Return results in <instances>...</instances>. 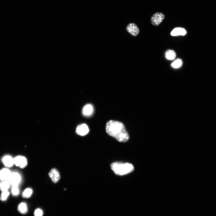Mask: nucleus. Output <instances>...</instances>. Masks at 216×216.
Segmentation results:
<instances>
[{
  "instance_id": "nucleus-1",
  "label": "nucleus",
  "mask_w": 216,
  "mask_h": 216,
  "mask_svg": "<svg viewBox=\"0 0 216 216\" xmlns=\"http://www.w3.org/2000/svg\"><path fill=\"white\" fill-rule=\"evenodd\" d=\"M107 134L120 142H126L129 139V134L124 125L121 122L112 120L107 122L106 125Z\"/></svg>"
},
{
  "instance_id": "nucleus-2",
  "label": "nucleus",
  "mask_w": 216,
  "mask_h": 216,
  "mask_svg": "<svg viewBox=\"0 0 216 216\" xmlns=\"http://www.w3.org/2000/svg\"><path fill=\"white\" fill-rule=\"evenodd\" d=\"M111 167L115 174L120 176L128 174L132 172L134 170L133 165L127 163L115 162L111 164Z\"/></svg>"
},
{
  "instance_id": "nucleus-3",
  "label": "nucleus",
  "mask_w": 216,
  "mask_h": 216,
  "mask_svg": "<svg viewBox=\"0 0 216 216\" xmlns=\"http://www.w3.org/2000/svg\"><path fill=\"white\" fill-rule=\"evenodd\" d=\"M165 18V15L162 13L157 12L153 14L150 19L152 24L155 26L160 25Z\"/></svg>"
},
{
  "instance_id": "nucleus-4",
  "label": "nucleus",
  "mask_w": 216,
  "mask_h": 216,
  "mask_svg": "<svg viewBox=\"0 0 216 216\" xmlns=\"http://www.w3.org/2000/svg\"><path fill=\"white\" fill-rule=\"evenodd\" d=\"M21 180V177L20 174L17 172L11 173L8 180L10 184L13 186H18Z\"/></svg>"
},
{
  "instance_id": "nucleus-5",
  "label": "nucleus",
  "mask_w": 216,
  "mask_h": 216,
  "mask_svg": "<svg viewBox=\"0 0 216 216\" xmlns=\"http://www.w3.org/2000/svg\"><path fill=\"white\" fill-rule=\"evenodd\" d=\"M126 30L130 35L133 36H138L140 32L138 26L133 23L129 24L127 26Z\"/></svg>"
},
{
  "instance_id": "nucleus-6",
  "label": "nucleus",
  "mask_w": 216,
  "mask_h": 216,
  "mask_svg": "<svg viewBox=\"0 0 216 216\" xmlns=\"http://www.w3.org/2000/svg\"><path fill=\"white\" fill-rule=\"evenodd\" d=\"M14 163L15 165L21 168H24L27 165V162L26 158L23 156H18L14 158Z\"/></svg>"
},
{
  "instance_id": "nucleus-7",
  "label": "nucleus",
  "mask_w": 216,
  "mask_h": 216,
  "mask_svg": "<svg viewBox=\"0 0 216 216\" xmlns=\"http://www.w3.org/2000/svg\"><path fill=\"white\" fill-rule=\"evenodd\" d=\"M89 131V129L87 125L83 124L79 125L76 129L77 134L83 136L87 135Z\"/></svg>"
},
{
  "instance_id": "nucleus-8",
  "label": "nucleus",
  "mask_w": 216,
  "mask_h": 216,
  "mask_svg": "<svg viewBox=\"0 0 216 216\" xmlns=\"http://www.w3.org/2000/svg\"><path fill=\"white\" fill-rule=\"evenodd\" d=\"M94 107L92 104H87L85 105L82 110L83 115L86 117L91 116L94 112Z\"/></svg>"
},
{
  "instance_id": "nucleus-9",
  "label": "nucleus",
  "mask_w": 216,
  "mask_h": 216,
  "mask_svg": "<svg viewBox=\"0 0 216 216\" xmlns=\"http://www.w3.org/2000/svg\"><path fill=\"white\" fill-rule=\"evenodd\" d=\"M49 177L54 183H57L60 179V175L58 170L53 169L49 173Z\"/></svg>"
},
{
  "instance_id": "nucleus-10",
  "label": "nucleus",
  "mask_w": 216,
  "mask_h": 216,
  "mask_svg": "<svg viewBox=\"0 0 216 216\" xmlns=\"http://www.w3.org/2000/svg\"><path fill=\"white\" fill-rule=\"evenodd\" d=\"M11 173L7 168H3L0 170V179L3 181L8 180Z\"/></svg>"
},
{
  "instance_id": "nucleus-11",
  "label": "nucleus",
  "mask_w": 216,
  "mask_h": 216,
  "mask_svg": "<svg viewBox=\"0 0 216 216\" xmlns=\"http://www.w3.org/2000/svg\"><path fill=\"white\" fill-rule=\"evenodd\" d=\"M2 162L4 165L7 167H12L14 163V158L10 156H6L2 159Z\"/></svg>"
},
{
  "instance_id": "nucleus-12",
  "label": "nucleus",
  "mask_w": 216,
  "mask_h": 216,
  "mask_svg": "<svg viewBox=\"0 0 216 216\" xmlns=\"http://www.w3.org/2000/svg\"><path fill=\"white\" fill-rule=\"evenodd\" d=\"M186 31L184 28L177 27L174 28L171 32V35L173 36L180 35L184 36L186 34Z\"/></svg>"
},
{
  "instance_id": "nucleus-13",
  "label": "nucleus",
  "mask_w": 216,
  "mask_h": 216,
  "mask_svg": "<svg viewBox=\"0 0 216 216\" xmlns=\"http://www.w3.org/2000/svg\"><path fill=\"white\" fill-rule=\"evenodd\" d=\"M165 55L166 58L169 60H174L176 56V54L175 51L170 50H168L166 51Z\"/></svg>"
},
{
  "instance_id": "nucleus-14",
  "label": "nucleus",
  "mask_w": 216,
  "mask_h": 216,
  "mask_svg": "<svg viewBox=\"0 0 216 216\" xmlns=\"http://www.w3.org/2000/svg\"><path fill=\"white\" fill-rule=\"evenodd\" d=\"M19 211L21 214H25L28 211V207L27 204L24 202L20 203L18 207Z\"/></svg>"
},
{
  "instance_id": "nucleus-15",
  "label": "nucleus",
  "mask_w": 216,
  "mask_h": 216,
  "mask_svg": "<svg viewBox=\"0 0 216 216\" xmlns=\"http://www.w3.org/2000/svg\"><path fill=\"white\" fill-rule=\"evenodd\" d=\"M10 185L8 180L4 181L1 183L0 185V188L2 191H7Z\"/></svg>"
},
{
  "instance_id": "nucleus-16",
  "label": "nucleus",
  "mask_w": 216,
  "mask_h": 216,
  "mask_svg": "<svg viewBox=\"0 0 216 216\" xmlns=\"http://www.w3.org/2000/svg\"><path fill=\"white\" fill-rule=\"evenodd\" d=\"M33 193L32 190L30 188H28L25 189L22 193V196L26 198L30 197L32 195Z\"/></svg>"
},
{
  "instance_id": "nucleus-17",
  "label": "nucleus",
  "mask_w": 216,
  "mask_h": 216,
  "mask_svg": "<svg viewBox=\"0 0 216 216\" xmlns=\"http://www.w3.org/2000/svg\"><path fill=\"white\" fill-rule=\"evenodd\" d=\"M182 61L180 59H178L174 61L172 64V66L175 69L180 67L182 65Z\"/></svg>"
},
{
  "instance_id": "nucleus-18",
  "label": "nucleus",
  "mask_w": 216,
  "mask_h": 216,
  "mask_svg": "<svg viewBox=\"0 0 216 216\" xmlns=\"http://www.w3.org/2000/svg\"><path fill=\"white\" fill-rule=\"evenodd\" d=\"M11 192L12 195L14 196L18 195L19 193V190L18 186H13Z\"/></svg>"
},
{
  "instance_id": "nucleus-19",
  "label": "nucleus",
  "mask_w": 216,
  "mask_h": 216,
  "mask_svg": "<svg viewBox=\"0 0 216 216\" xmlns=\"http://www.w3.org/2000/svg\"><path fill=\"white\" fill-rule=\"evenodd\" d=\"M9 195V193L8 191H3L1 197V200L2 201H5L6 200Z\"/></svg>"
},
{
  "instance_id": "nucleus-20",
  "label": "nucleus",
  "mask_w": 216,
  "mask_h": 216,
  "mask_svg": "<svg viewBox=\"0 0 216 216\" xmlns=\"http://www.w3.org/2000/svg\"><path fill=\"white\" fill-rule=\"evenodd\" d=\"M43 212L42 210L39 208L36 209L34 213V216H42Z\"/></svg>"
},
{
  "instance_id": "nucleus-21",
  "label": "nucleus",
  "mask_w": 216,
  "mask_h": 216,
  "mask_svg": "<svg viewBox=\"0 0 216 216\" xmlns=\"http://www.w3.org/2000/svg\"><path fill=\"white\" fill-rule=\"evenodd\" d=\"M1 183H0V185H1Z\"/></svg>"
}]
</instances>
